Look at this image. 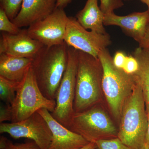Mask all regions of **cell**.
Segmentation results:
<instances>
[{
  "label": "cell",
  "instance_id": "obj_1",
  "mask_svg": "<svg viewBox=\"0 0 149 149\" xmlns=\"http://www.w3.org/2000/svg\"><path fill=\"white\" fill-rule=\"evenodd\" d=\"M74 113L81 112L100 104H105L102 88L103 69L100 61L77 50Z\"/></svg>",
  "mask_w": 149,
  "mask_h": 149
},
{
  "label": "cell",
  "instance_id": "obj_2",
  "mask_svg": "<svg viewBox=\"0 0 149 149\" xmlns=\"http://www.w3.org/2000/svg\"><path fill=\"white\" fill-rule=\"evenodd\" d=\"M98 57L103 69L102 88L105 102L118 126L123 105L133 92L136 83L132 74L115 66L107 48L100 51Z\"/></svg>",
  "mask_w": 149,
  "mask_h": 149
},
{
  "label": "cell",
  "instance_id": "obj_3",
  "mask_svg": "<svg viewBox=\"0 0 149 149\" xmlns=\"http://www.w3.org/2000/svg\"><path fill=\"white\" fill-rule=\"evenodd\" d=\"M68 47H45L33 59L32 70L38 87L47 98L56 100L58 89L68 63Z\"/></svg>",
  "mask_w": 149,
  "mask_h": 149
},
{
  "label": "cell",
  "instance_id": "obj_4",
  "mask_svg": "<svg viewBox=\"0 0 149 149\" xmlns=\"http://www.w3.org/2000/svg\"><path fill=\"white\" fill-rule=\"evenodd\" d=\"M148 126L143 95L140 85L136 83L123 107L118 138L131 149H140L145 143Z\"/></svg>",
  "mask_w": 149,
  "mask_h": 149
},
{
  "label": "cell",
  "instance_id": "obj_5",
  "mask_svg": "<svg viewBox=\"0 0 149 149\" xmlns=\"http://www.w3.org/2000/svg\"><path fill=\"white\" fill-rule=\"evenodd\" d=\"M68 129L90 143L118 137V126L105 103L74 113Z\"/></svg>",
  "mask_w": 149,
  "mask_h": 149
},
{
  "label": "cell",
  "instance_id": "obj_6",
  "mask_svg": "<svg viewBox=\"0 0 149 149\" xmlns=\"http://www.w3.org/2000/svg\"><path fill=\"white\" fill-rule=\"evenodd\" d=\"M56 106V100L47 98L40 91L31 66L19 85L15 99L11 105V122L25 120L41 109H46L52 113Z\"/></svg>",
  "mask_w": 149,
  "mask_h": 149
},
{
  "label": "cell",
  "instance_id": "obj_7",
  "mask_svg": "<svg viewBox=\"0 0 149 149\" xmlns=\"http://www.w3.org/2000/svg\"><path fill=\"white\" fill-rule=\"evenodd\" d=\"M68 56L67 68L57 92L55 109L51 114L57 121L68 129L75 113L74 102L77 68V50L68 47Z\"/></svg>",
  "mask_w": 149,
  "mask_h": 149
},
{
  "label": "cell",
  "instance_id": "obj_8",
  "mask_svg": "<svg viewBox=\"0 0 149 149\" xmlns=\"http://www.w3.org/2000/svg\"><path fill=\"white\" fill-rule=\"evenodd\" d=\"M0 133H8L15 139L23 138L30 139L40 149H49L52 138L47 121L37 111L19 122L1 123Z\"/></svg>",
  "mask_w": 149,
  "mask_h": 149
},
{
  "label": "cell",
  "instance_id": "obj_9",
  "mask_svg": "<svg viewBox=\"0 0 149 149\" xmlns=\"http://www.w3.org/2000/svg\"><path fill=\"white\" fill-rule=\"evenodd\" d=\"M64 40L68 47L89 54L96 58H98L100 51L112 43L108 33L101 34L88 31L76 18L72 17H68Z\"/></svg>",
  "mask_w": 149,
  "mask_h": 149
},
{
  "label": "cell",
  "instance_id": "obj_10",
  "mask_svg": "<svg viewBox=\"0 0 149 149\" xmlns=\"http://www.w3.org/2000/svg\"><path fill=\"white\" fill-rule=\"evenodd\" d=\"M68 17L64 9L56 8L46 18L29 26L27 33L47 47L63 45Z\"/></svg>",
  "mask_w": 149,
  "mask_h": 149
},
{
  "label": "cell",
  "instance_id": "obj_11",
  "mask_svg": "<svg viewBox=\"0 0 149 149\" xmlns=\"http://www.w3.org/2000/svg\"><path fill=\"white\" fill-rule=\"evenodd\" d=\"M45 47L42 43L31 38L27 29H22L16 35L2 32L0 39V54H5L34 59Z\"/></svg>",
  "mask_w": 149,
  "mask_h": 149
},
{
  "label": "cell",
  "instance_id": "obj_12",
  "mask_svg": "<svg viewBox=\"0 0 149 149\" xmlns=\"http://www.w3.org/2000/svg\"><path fill=\"white\" fill-rule=\"evenodd\" d=\"M37 112L46 120L52 132V138L49 149H79L90 143L57 121L47 109H41Z\"/></svg>",
  "mask_w": 149,
  "mask_h": 149
},
{
  "label": "cell",
  "instance_id": "obj_13",
  "mask_svg": "<svg viewBox=\"0 0 149 149\" xmlns=\"http://www.w3.org/2000/svg\"><path fill=\"white\" fill-rule=\"evenodd\" d=\"M149 23V11L134 12L125 16H119L113 13L104 14L105 26L116 25L120 27L126 35L139 44L146 34Z\"/></svg>",
  "mask_w": 149,
  "mask_h": 149
},
{
  "label": "cell",
  "instance_id": "obj_14",
  "mask_svg": "<svg viewBox=\"0 0 149 149\" xmlns=\"http://www.w3.org/2000/svg\"><path fill=\"white\" fill-rule=\"evenodd\" d=\"M57 0H23L21 9L13 22L20 28L46 18L56 8Z\"/></svg>",
  "mask_w": 149,
  "mask_h": 149
},
{
  "label": "cell",
  "instance_id": "obj_15",
  "mask_svg": "<svg viewBox=\"0 0 149 149\" xmlns=\"http://www.w3.org/2000/svg\"><path fill=\"white\" fill-rule=\"evenodd\" d=\"M33 61V59L1 54L0 76L10 81L20 83L32 66Z\"/></svg>",
  "mask_w": 149,
  "mask_h": 149
},
{
  "label": "cell",
  "instance_id": "obj_16",
  "mask_svg": "<svg viewBox=\"0 0 149 149\" xmlns=\"http://www.w3.org/2000/svg\"><path fill=\"white\" fill-rule=\"evenodd\" d=\"M104 14L98 5V0H88L84 8L76 15L77 21L85 29L107 34L104 27Z\"/></svg>",
  "mask_w": 149,
  "mask_h": 149
},
{
  "label": "cell",
  "instance_id": "obj_17",
  "mask_svg": "<svg viewBox=\"0 0 149 149\" xmlns=\"http://www.w3.org/2000/svg\"><path fill=\"white\" fill-rule=\"evenodd\" d=\"M133 56L139 63V68L132 74L135 83L142 89L147 113L149 111V49L139 47L133 52Z\"/></svg>",
  "mask_w": 149,
  "mask_h": 149
},
{
  "label": "cell",
  "instance_id": "obj_18",
  "mask_svg": "<svg viewBox=\"0 0 149 149\" xmlns=\"http://www.w3.org/2000/svg\"><path fill=\"white\" fill-rule=\"evenodd\" d=\"M20 83L0 76V99L6 104L11 105L13 103Z\"/></svg>",
  "mask_w": 149,
  "mask_h": 149
},
{
  "label": "cell",
  "instance_id": "obj_19",
  "mask_svg": "<svg viewBox=\"0 0 149 149\" xmlns=\"http://www.w3.org/2000/svg\"><path fill=\"white\" fill-rule=\"evenodd\" d=\"M23 0H0L1 8L5 12L11 21L15 18L21 9Z\"/></svg>",
  "mask_w": 149,
  "mask_h": 149
},
{
  "label": "cell",
  "instance_id": "obj_20",
  "mask_svg": "<svg viewBox=\"0 0 149 149\" xmlns=\"http://www.w3.org/2000/svg\"><path fill=\"white\" fill-rule=\"evenodd\" d=\"M22 29L19 28L8 18L5 12L0 8V30L11 35L18 34Z\"/></svg>",
  "mask_w": 149,
  "mask_h": 149
},
{
  "label": "cell",
  "instance_id": "obj_21",
  "mask_svg": "<svg viewBox=\"0 0 149 149\" xmlns=\"http://www.w3.org/2000/svg\"><path fill=\"white\" fill-rule=\"evenodd\" d=\"M97 149H132L126 146L118 137L108 140H100L95 142Z\"/></svg>",
  "mask_w": 149,
  "mask_h": 149
},
{
  "label": "cell",
  "instance_id": "obj_22",
  "mask_svg": "<svg viewBox=\"0 0 149 149\" xmlns=\"http://www.w3.org/2000/svg\"><path fill=\"white\" fill-rule=\"evenodd\" d=\"M100 8L104 14L114 12V10L124 5L122 0H100Z\"/></svg>",
  "mask_w": 149,
  "mask_h": 149
},
{
  "label": "cell",
  "instance_id": "obj_23",
  "mask_svg": "<svg viewBox=\"0 0 149 149\" xmlns=\"http://www.w3.org/2000/svg\"><path fill=\"white\" fill-rule=\"evenodd\" d=\"M139 68V63L133 55L127 56L125 65L123 69L128 74H133Z\"/></svg>",
  "mask_w": 149,
  "mask_h": 149
},
{
  "label": "cell",
  "instance_id": "obj_24",
  "mask_svg": "<svg viewBox=\"0 0 149 149\" xmlns=\"http://www.w3.org/2000/svg\"><path fill=\"white\" fill-rule=\"evenodd\" d=\"M6 149H40L34 141H28L24 143L13 144L8 140Z\"/></svg>",
  "mask_w": 149,
  "mask_h": 149
},
{
  "label": "cell",
  "instance_id": "obj_25",
  "mask_svg": "<svg viewBox=\"0 0 149 149\" xmlns=\"http://www.w3.org/2000/svg\"><path fill=\"white\" fill-rule=\"evenodd\" d=\"M13 115L11 105H1L0 108V122L10 121L12 120Z\"/></svg>",
  "mask_w": 149,
  "mask_h": 149
},
{
  "label": "cell",
  "instance_id": "obj_26",
  "mask_svg": "<svg viewBox=\"0 0 149 149\" xmlns=\"http://www.w3.org/2000/svg\"><path fill=\"white\" fill-rule=\"evenodd\" d=\"M127 56L122 51H118L113 58V63L116 68L123 69L125 65Z\"/></svg>",
  "mask_w": 149,
  "mask_h": 149
},
{
  "label": "cell",
  "instance_id": "obj_27",
  "mask_svg": "<svg viewBox=\"0 0 149 149\" xmlns=\"http://www.w3.org/2000/svg\"><path fill=\"white\" fill-rule=\"evenodd\" d=\"M139 45L141 48L149 49V23L147 27L146 34L141 42L139 43Z\"/></svg>",
  "mask_w": 149,
  "mask_h": 149
},
{
  "label": "cell",
  "instance_id": "obj_28",
  "mask_svg": "<svg viewBox=\"0 0 149 149\" xmlns=\"http://www.w3.org/2000/svg\"><path fill=\"white\" fill-rule=\"evenodd\" d=\"M72 0H57L56 8L64 9Z\"/></svg>",
  "mask_w": 149,
  "mask_h": 149
},
{
  "label": "cell",
  "instance_id": "obj_29",
  "mask_svg": "<svg viewBox=\"0 0 149 149\" xmlns=\"http://www.w3.org/2000/svg\"><path fill=\"white\" fill-rule=\"evenodd\" d=\"M8 140L4 136H1L0 138V149H6Z\"/></svg>",
  "mask_w": 149,
  "mask_h": 149
},
{
  "label": "cell",
  "instance_id": "obj_30",
  "mask_svg": "<svg viewBox=\"0 0 149 149\" xmlns=\"http://www.w3.org/2000/svg\"><path fill=\"white\" fill-rule=\"evenodd\" d=\"M147 114H148V126L144 144L149 148V111Z\"/></svg>",
  "mask_w": 149,
  "mask_h": 149
},
{
  "label": "cell",
  "instance_id": "obj_31",
  "mask_svg": "<svg viewBox=\"0 0 149 149\" xmlns=\"http://www.w3.org/2000/svg\"><path fill=\"white\" fill-rule=\"evenodd\" d=\"M79 149H97V145L94 142L89 143L86 146Z\"/></svg>",
  "mask_w": 149,
  "mask_h": 149
},
{
  "label": "cell",
  "instance_id": "obj_32",
  "mask_svg": "<svg viewBox=\"0 0 149 149\" xmlns=\"http://www.w3.org/2000/svg\"><path fill=\"white\" fill-rule=\"evenodd\" d=\"M125 1H130V0H124ZM140 1L144 4H146L148 6H149V0H140Z\"/></svg>",
  "mask_w": 149,
  "mask_h": 149
},
{
  "label": "cell",
  "instance_id": "obj_33",
  "mask_svg": "<svg viewBox=\"0 0 149 149\" xmlns=\"http://www.w3.org/2000/svg\"><path fill=\"white\" fill-rule=\"evenodd\" d=\"M140 149H149V148L148 147H147V146H146V145H145V144H144L143 146L141 147Z\"/></svg>",
  "mask_w": 149,
  "mask_h": 149
},
{
  "label": "cell",
  "instance_id": "obj_34",
  "mask_svg": "<svg viewBox=\"0 0 149 149\" xmlns=\"http://www.w3.org/2000/svg\"><path fill=\"white\" fill-rule=\"evenodd\" d=\"M148 10L149 11V6H148Z\"/></svg>",
  "mask_w": 149,
  "mask_h": 149
}]
</instances>
